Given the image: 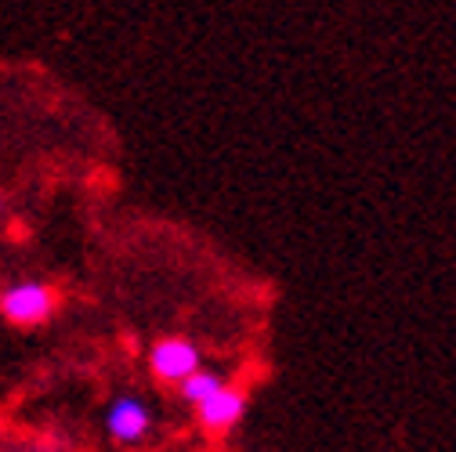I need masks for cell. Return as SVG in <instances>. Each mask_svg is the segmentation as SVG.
Instances as JSON below:
<instances>
[{
	"instance_id": "cell-1",
	"label": "cell",
	"mask_w": 456,
	"mask_h": 452,
	"mask_svg": "<svg viewBox=\"0 0 456 452\" xmlns=\"http://www.w3.org/2000/svg\"><path fill=\"white\" fill-rule=\"evenodd\" d=\"M54 308H59V294L40 278H22V282H12V287L0 290V315L22 329L47 322L54 315Z\"/></svg>"
},
{
	"instance_id": "cell-2",
	"label": "cell",
	"mask_w": 456,
	"mask_h": 452,
	"mask_svg": "<svg viewBox=\"0 0 456 452\" xmlns=\"http://www.w3.org/2000/svg\"><path fill=\"white\" fill-rule=\"evenodd\" d=\"M149 369L159 383H182L189 373L200 369V348L185 336H163L149 351Z\"/></svg>"
},
{
	"instance_id": "cell-3",
	"label": "cell",
	"mask_w": 456,
	"mask_h": 452,
	"mask_svg": "<svg viewBox=\"0 0 456 452\" xmlns=\"http://www.w3.org/2000/svg\"><path fill=\"white\" fill-rule=\"evenodd\" d=\"M247 416V391L243 387H232V383H224L221 391H214L207 402L196 406V420L207 434L221 438L228 434L232 427H240V420Z\"/></svg>"
},
{
	"instance_id": "cell-4",
	"label": "cell",
	"mask_w": 456,
	"mask_h": 452,
	"mask_svg": "<svg viewBox=\"0 0 456 452\" xmlns=\"http://www.w3.org/2000/svg\"><path fill=\"white\" fill-rule=\"evenodd\" d=\"M105 431L120 445H134L152 431V409L142 399H134V394H120V399H112L105 413Z\"/></svg>"
},
{
	"instance_id": "cell-5",
	"label": "cell",
	"mask_w": 456,
	"mask_h": 452,
	"mask_svg": "<svg viewBox=\"0 0 456 452\" xmlns=\"http://www.w3.org/2000/svg\"><path fill=\"white\" fill-rule=\"evenodd\" d=\"M224 387V376L221 373H214V369H196V373H189L182 383H178V394L189 402V406H200V402H207L214 391H221Z\"/></svg>"
},
{
	"instance_id": "cell-6",
	"label": "cell",
	"mask_w": 456,
	"mask_h": 452,
	"mask_svg": "<svg viewBox=\"0 0 456 452\" xmlns=\"http://www.w3.org/2000/svg\"><path fill=\"white\" fill-rule=\"evenodd\" d=\"M0 214H4V196H0Z\"/></svg>"
}]
</instances>
